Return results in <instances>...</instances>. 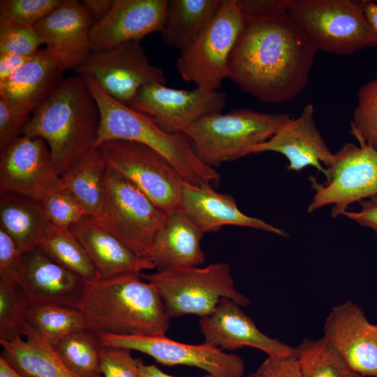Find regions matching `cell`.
Here are the masks:
<instances>
[{
	"mask_svg": "<svg viewBox=\"0 0 377 377\" xmlns=\"http://www.w3.org/2000/svg\"><path fill=\"white\" fill-rule=\"evenodd\" d=\"M244 20L228 59V78L266 103L297 97L308 84L316 47L288 13Z\"/></svg>",
	"mask_w": 377,
	"mask_h": 377,
	"instance_id": "6da1fadb",
	"label": "cell"
},
{
	"mask_svg": "<svg viewBox=\"0 0 377 377\" xmlns=\"http://www.w3.org/2000/svg\"><path fill=\"white\" fill-rule=\"evenodd\" d=\"M140 274L84 280L76 308L87 329L97 334L165 336L170 318L163 300Z\"/></svg>",
	"mask_w": 377,
	"mask_h": 377,
	"instance_id": "7a4b0ae2",
	"label": "cell"
},
{
	"mask_svg": "<svg viewBox=\"0 0 377 377\" xmlns=\"http://www.w3.org/2000/svg\"><path fill=\"white\" fill-rule=\"evenodd\" d=\"M98 106L83 77L62 79L31 114L22 135L47 143L61 176L96 147L100 128Z\"/></svg>",
	"mask_w": 377,
	"mask_h": 377,
	"instance_id": "3957f363",
	"label": "cell"
},
{
	"mask_svg": "<svg viewBox=\"0 0 377 377\" xmlns=\"http://www.w3.org/2000/svg\"><path fill=\"white\" fill-rule=\"evenodd\" d=\"M84 79L100 111L96 147L112 140L136 142L165 157L185 182L196 186L219 183L220 175L198 158L183 133L163 131L145 114L112 97L94 77Z\"/></svg>",
	"mask_w": 377,
	"mask_h": 377,
	"instance_id": "277c9868",
	"label": "cell"
},
{
	"mask_svg": "<svg viewBox=\"0 0 377 377\" xmlns=\"http://www.w3.org/2000/svg\"><path fill=\"white\" fill-rule=\"evenodd\" d=\"M293 117L286 113H263L237 108L227 113L201 117L182 132L197 156L214 168L249 154L269 140Z\"/></svg>",
	"mask_w": 377,
	"mask_h": 377,
	"instance_id": "5b68a950",
	"label": "cell"
},
{
	"mask_svg": "<svg viewBox=\"0 0 377 377\" xmlns=\"http://www.w3.org/2000/svg\"><path fill=\"white\" fill-rule=\"evenodd\" d=\"M365 0H293L288 15L318 50L348 55L377 46Z\"/></svg>",
	"mask_w": 377,
	"mask_h": 377,
	"instance_id": "8992f818",
	"label": "cell"
},
{
	"mask_svg": "<svg viewBox=\"0 0 377 377\" xmlns=\"http://www.w3.org/2000/svg\"><path fill=\"white\" fill-rule=\"evenodd\" d=\"M140 276L157 288L170 318L207 316L223 298L242 306L250 304V300L235 288L230 266L226 263L205 267H176Z\"/></svg>",
	"mask_w": 377,
	"mask_h": 377,
	"instance_id": "52a82bcc",
	"label": "cell"
},
{
	"mask_svg": "<svg viewBox=\"0 0 377 377\" xmlns=\"http://www.w3.org/2000/svg\"><path fill=\"white\" fill-rule=\"evenodd\" d=\"M168 214L131 181L108 168L103 212L94 219L133 253L149 258Z\"/></svg>",
	"mask_w": 377,
	"mask_h": 377,
	"instance_id": "ba28073f",
	"label": "cell"
},
{
	"mask_svg": "<svg viewBox=\"0 0 377 377\" xmlns=\"http://www.w3.org/2000/svg\"><path fill=\"white\" fill-rule=\"evenodd\" d=\"M244 20L237 0H222L205 31L180 52L176 67L182 78L205 90H218L228 78V59Z\"/></svg>",
	"mask_w": 377,
	"mask_h": 377,
	"instance_id": "9c48e42d",
	"label": "cell"
},
{
	"mask_svg": "<svg viewBox=\"0 0 377 377\" xmlns=\"http://www.w3.org/2000/svg\"><path fill=\"white\" fill-rule=\"evenodd\" d=\"M356 139L359 146L346 143L334 153L332 163L326 168L325 182L310 177L315 193L309 212L332 205L331 215L336 218L351 204L377 195V150Z\"/></svg>",
	"mask_w": 377,
	"mask_h": 377,
	"instance_id": "30bf717a",
	"label": "cell"
},
{
	"mask_svg": "<svg viewBox=\"0 0 377 377\" xmlns=\"http://www.w3.org/2000/svg\"><path fill=\"white\" fill-rule=\"evenodd\" d=\"M98 147L108 168L131 181L162 210L170 214L181 209L185 181L158 152L127 140L108 141Z\"/></svg>",
	"mask_w": 377,
	"mask_h": 377,
	"instance_id": "8fae6325",
	"label": "cell"
},
{
	"mask_svg": "<svg viewBox=\"0 0 377 377\" xmlns=\"http://www.w3.org/2000/svg\"><path fill=\"white\" fill-rule=\"evenodd\" d=\"M73 71L83 77H94L108 94L126 105L142 87L166 82L163 71L149 61L140 41L91 52Z\"/></svg>",
	"mask_w": 377,
	"mask_h": 377,
	"instance_id": "7c38bea8",
	"label": "cell"
},
{
	"mask_svg": "<svg viewBox=\"0 0 377 377\" xmlns=\"http://www.w3.org/2000/svg\"><path fill=\"white\" fill-rule=\"evenodd\" d=\"M0 154V193L41 202L64 188L61 175L43 139L22 135Z\"/></svg>",
	"mask_w": 377,
	"mask_h": 377,
	"instance_id": "4fadbf2b",
	"label": "cell"
},
{
	"mask_svg": "<svg viewBox=\"0 0 377 377\" xmlns=\"http://www.w3.org/2000/svg\"><path fill=\"white\" fill-rule=\"evenodd\" d=\"M103 346L136 350L165 365H186L205 371L214 377H242L245 367L238 355L203 343H180L166 336H121L98 334Z\"/></svg>",
	"mask_w": 377,
	"mask_h": 377,
	"instance_id": "5bb4252c",
	"label": "cell"
},
{
	"mask_svg": "<svg viewBox=\"0 0 377 377\" xmlns=\"http://www.w3.org/2000/svg\"><path fill=\"white\" fill-rule=\"evenodd\" d=\"M226 100V94L218 90H184L151 83L142 87L128 106L163 131L175 133L204 116L221 112Z\"/></svg>",
	"mask_w": 377,
	"mask_h": 377,
	"instance_id": "9a60e30c",
	"label": "cell"
},
{
	"mask_svg": "<svg viewBox=\"0 0 377 377\" xmlns=\"http://www.w3.org/2000/svg\"><path fill=\"white\" fill-rule=\"evenodd\" d=\"M95 22L82 1L61 0L34 27L65 71L73 70L91 52L90 31Z\"/></svg>",
	"mask_w": 377,
	"mask_h": 377,
	"instance_id": "2e32d148",
	"label": "cell"
},
{
	"mask_svg": "<svg viewBox=\"0 0 377 377\" xmlns=\"http://www.w3.org/2000/svg\"><path fill=\"white\" fill-rule=\"evenodd\" d=\"M324 337L362 376L377 377V325L350 301L334 306L326 318Z\"/></svg>",
	"mask_w": 377,
	"mask_h": 377,
	"instance_id": "e0dca14e",
	"label": "cell"
},
{
	"mask_svg": "<svg viewBox=\"0 0 377 377\" xmlns=\"http://www.w3.org/2000/svg\"><path fill=\"white\" fill-rule=\"evenodd\" d=\"M241 306L223 298L213 312L201 317L199 326L204 343L228 350L252 347L272 357L295 355V348L263 333Z\"/></svg>",
	"mask_w": 377,
	"mask_h": 377,
	"instance_id": "ac0fdd59",
	"label": "cell"
},
{
	"mask_svg": "<svg viewBox=\"0 0 377 377\" xmlns=\"http://www.w3.org/2000/svg\"><path fill=\"white\" fill-rule=\"evenodd\" d=\"M167 0H114L109 13L90 31L91 52L114 48L162 29Z\"/></svg>",
	"mask_w": 377,
	"mask_h": 377,
	"instance_id": "d6986e66",
	"label": "cell"
},
{
	"mask_svg": "<svg viewBox=\"0 0 377 377\" xmlns=\"http://www.w3.org/2000/svg\"><path fill=\"white\" fill-rule=\"evenodd\" d=\"M277 152L288 161V170L300 171L312 166L326 173L332 163V153L316 126L314 106L305 105L300 115L286 123L269 140L255 147L251 154Z\"/></svg>",
	"mask_w": 377,
	"mask_h": 377,
	"instance_id": "ffe728a7",
	"label": "cell"
},
{
	"mask_svg": "<svg viewBox=\"0 0 377 377\" xmlns=\"http://www.w3.org/2000/svg\"><path fill=\"white\" fill-rule=\"evenodd\" d=\"M24 270L20 287L29 304L52 303L75 307L84 280L38 249L22 253Z\"/></svg>",
	"mask_w": 377,
	"mask_h": 377,
	"instance_id": "44dd1931",
	"label": "cell"
},
{
	"mask_svg": "<svg viewBox=\"0 0 377 377\" xmlns=\"http://www.w3.org/2000/svg\"><path fill=\"white\" fill-rule=\"evenodd\" d=\"M181 209L205 231H218L225 226H237L267 231L286 237V232L265 221L244 214L235 199L216 191L212 186H196L184 182Z\"/></svg>",
	"mask_w": 377,
	"mask_h": 377,
	"instance_id": "7402d4cb",
	"label": "cell"
},
{
	"mask_svg": "<svg viewBox=\"0 0 377 377\" xmlns=\"http://www.w3.org/2000/svg\"><path fill=\"white\" fill-rule=\"evenodd\" d=\"M70 230L86 250L100 279L140 274L145 270L155 269L149 258L136 255L92 217H84Z\"/></svg>",
	"mask_w": 377,
	"mask_h": 377,
	"instance_id": "603a6c76",
	"label": "cell"
},
{
	"mask_svg": "<svg viewBox=\"0 0 377 377\" xmlns=\"http://www.w3.org/2000/svg\"><path fill=\"white\" fill-rule=\"evenodd\" d=\"M205 230L182 209L168 214L149 258L158 272L198 267L205 261L200 242Z\"/></svg>",
	"mask_w": 377,
	"mask_h": 377,
	"instance_id": "cb8c5ba5",
	"label": "cell"
},
{
	"mask_svg": "<svg viewBox=\"0 0 377 377\" xmlns=\"http://www.w3.org/2000/svg\"><path fill=\"white\" fill-rule=\"evenodd\" d=\"M63 72L45 48L40 49L10 77L0 82V96L32 113L61 81Z\"/></svg>",
	"mask_w": 377,
	"mask_h": 377,
	"instance_id": "d4e9b609",
	"label": "cell"
},
{
	"mask_svg": "<svg viewBox=\"0 0 377 377\" xmlns=\"http://www.w3.org/2000/svg\"><path fill=\"white\" fill-rule=\"evenodd\" d=\"M41 202L13 193H0V228L22 253L37 249L51 226Z\"/></svg>",
	"mask_w": 377,
	"mask_h": 377,
	"instance_id": "484cf974",
	"label": "cell"
},
{
	"mask_svg": "<svg viewBox=\"0 0 377 377\" xmlns=\"http://www.w3.org/2000/svg\"><path fill=\"white\" fill-rule=\"evenodd\" d=\"M222 0H167L162 29L163 42L183 51L207 28Z\"/></svg>",
	"mask_w": 377,
	"mask_h": 377,
	"instance_id": "4316f807",
	"label": "cell"
},
{
	"mask_svg": "<svg viewBox=\"0 0 377 377\" xmlns=\"http://www.w3.org/2000/svg\"><path fill=\"white\" fill-rule=\"evenodd\" d=\"M26 340L18 337L10 341H0L1 356L24 377H77L62 362L52 346L27 325Z\"/></svg>",
	"mask_w": 377,
	"mask_h": 377,
	"instance_id": "83f0119b",
	"label": "cell"
},
{
	"mask_svg": "<svg viewBox=\"0 0 377 377\" xmlns=\"http://www.w3.org/2000/svg\"><path fill=\"white\" fill-rule=\"evenodd\" d=\"M107 169L101 151L96 147L61 176L64 188L75 195L93 219L98 218L103 212Z\"/></svg>",
	"mask_w": 377,
	"mask_h": 377,
	"instance_id": "f1b7e54d",
	"label": "cell"
},
{
	"mask_svg": "<svg viewBox=\"0 0 377 377\" xmlns=\"http://www.w3.org/2000/svg\"><path fill=\"white\" fill-rule=\"evenodd\" d=\"M26 323L29 330L51 346L73 332L87 328L79 309L52 303L29 304Z\"/></svg>",
	"mask_w": 377,
	"mask_h": 377,
	"instance_id": "f546056e",
	"label": "cell"
},
{
	"mask_svg": "<svg viewBox=\"0 0 377 377\" xmlns=\"http://www.w3.org/2000/svg\"><path fill=\"white\" fill-rule=\"evenodd\" d=\"M37 249L84 280L100 279L86 250L70 230L51 225Z\"/></svg>",
	"mask_w": 377,
	"mask_h": 377,
	"instance_id": "4dcf8cb0",
	"label": "cell"
},
{
	"mask_svg": "<svg viewBox=\"0 0 377 377\" xmlns=\"http://www.w3.org/2000/svg\"><path fill=\"white\" fill-rule=\"evenodd\" d=\"M52 346L65 365L77 377H102L100 354L103 346L97 334L87 328L77 330Z\"/></svg>",
	"mask_w": 377,
	"mask_h": 377,
	"instance_id": "1f68e13d",
	"label": "cell"
},
{
	"mask_svg": "<svg viewBox=\"0 0 377 377\" xmlns=\"http://www.w3.org/2000/svg\"><path fill=\"white\" fill-rule=\"evenodd\" d=\"M295 350L303 377H363L350 367L324 337L305 339Z\"/></svg>",
	"mask_w": 377,
	"mask_h": 377,
	"instance_id": "d6a6232c",
	"label": "cell"
},
{
	"mask_svg": "<svg viewBox=\"0 0 377 377\" xmlns=\"http://www.w3.org/2000/svg\"><path fill=\"white\" fill-rule=\"evenodd\" d=\"M28 306L18 284L0 279V341L24 336Z\"/></svg>",
	"mask_w": 377,
	"mask_h": 377,
	"instance_id": "836d02e7",
	"label": "cell"
},
{
	"mask_svg": "<svg viewBox=\"0 0 377 377\" xmlns=\"http://www.w3.org/2000/svg\"><path fill=\"white\" fill-rule=\"evenodd\" d=\"M350 128L355 138L377 150V77L359 89Z\"/></svg>",
	"mask_w": 377,
	"mask_h": 377,
	"instance_id": "e575fe53",
	"label": "cell"
},
{
	"mask_svg": "<svg viewBox=\"0 0 377 377\" xmlns=\"http://www.w3.org/2000/svg\"><path fill=\"white\" fill-rule=\"evenodd\" d=\"M40 202L51 224L61 229L70 230L87 216L78 200L65 188L50 194Z\"/></svg>",
	"mask_w": 377,
	"mask_h": 377,
	"instance_id": "d590c367",
	"label": "cell"
},
{
	"mask_svg": "<svg viewBox=\"0 0 377 377\" xmlns=\"http://www.w3.org/2000/svg\"><path fill=\"white\" fill-rule=\"evenodd\" d=\"M44 45L33 26L13 24L0 19V52L32 57Z\"/></svg>",
	"mask_w": 377,
	"mask_h": 377,
	"instance_id": "8d00e7d4",
	"label": "cell"
},
{
	"mask_svg": "<svg viewBox=\"0 0 377 377\" xmlns=\"http://www.w3.org/2000/svg\"><path fill=\"white\" fill-rule=\"evenodd\" d=\"M61 0H1L0 19L26 26H34L52 11Z\"/></svg>",
	"mask_w": 377,
	"mask_h": 377,
	"instance_id": "74e56055",
	"label": "cell"
},
{
	"mask_svg": "<svg viewBox=\"0 0 377 377\" xmlns=\"http://www.w3.org/2000/svg\"><path fill=\"white\" fill-rule=\"evenodd\" d=\"M131 351L103 346L100 354V369L103 377H140L142 360L134 358Z\"/></svg>",
	"mask_w": 377,
	"mask_h": 377,
	"instance_id": "f35d334b",
	"label": "cell"
},
{
	"mask_svg": "<svg viewBox=\"0 0 377 377\" xmlns=\"http://www.w3.org/2000/svg\"><path fill=\"white\" fill-rule=\"evenodd\" d=\"M31 114L0 96V153L22 135Z\"/></svg>",
	"mask_w": 377,
	"mask_h": 377,
	"instance_id": "ab89813d",
	"label": "cell"
},
{
	"mask_svg": "<svg viewBox=\"0 0 377 377\" xmlns=\"http://www.w3.org/2000/svg\"><path fill=\"white\" fill-rule=\"evenodd\" d=\"M23 270L22 253L11 237L0 228V279L20 285Z\"/></svg>",
	"mask_w": 377,
	"mask_h": 377,
	"instance_id": "60d3db41",
	"label": "cell"
},
{
	"mask_svg": "<svg viewBox=\"0 0 377 377\" xmlns=\"http://www.w3.org/2000/svg\"><path fill=\"white\" fill-rule=\"evenodd\" d=\"M293 0H237L244 17H267L286 14Z\"/></svg>",
	"mask_w": 377,
	"mask_h": 377,
	"instance_id": "b9f144b4",
	"label": "cell"
},
{
	"mask_svg": "<svg viewBox=\"0 0 377 377\" xmlns=\"http://www.w3.org/2000/svg\"><path fill=\"white\" fill-rule=\"evenodd\" d=\"M248 377H303L295 355L286 357H268Z\"/></svg>",
	"mask_w": 377,
	"mask_h": 377,
	"instance_id": "7bdbcfd3",
	"label": "cell"
},
{
	"mask_svg": "<svg viewBox=\"0 0 377 377\" xmlns=\"http://www.w3.org/2000/svg\"><path fill=\"white\" fill-rule=\"evenodd\" d=\"M358 212L345 211L343 215L362 226L371 228L377 235V195L359 202Z\"/></svg>",
	"mask_w": 377,
	"mask_h": 377,
	"instance_id": "ee69618b",
	"label": "cell"
},
{
	"mask_svg": "<svg viewBox=\"0 0 377 377\" xmlns=\"http://www.w3.org/2000/svg\"><path fill=\"white\" fill-rule=\"evenodd\" d=\"M32 57L22 56L8 52H0V82H3L10 77L30 60Z\"/></svg>",
	"mask_w": 377,
	"mask_h": 377,
	"instance_id": "f6af8a7d",
	"label": "cell"
},
{
	"mask_svg": "<svg viewBox=\"0 0 377 377\" xmlns=\"http://www.w3.org/2000/svg\"><path fill=\"white\" fill-rule=\"evenodd\" d=\"M114 0L82 1L96 22L103 20L110 11Z\"/></svg>",
	"mask_w": 377,
	"mask_h": 377,
	"instance_id": "bcb514c9",
	"label": "cell"
},
{
	"mask_svg": "<svg viewBox=\"0 0 377 377\" xmlns=\"http://www.w3.org/2000/svg\"><path fill=\"white\" fill-rule=\"evenodd\" d=\"M139 371L140 377H175L162 371L156 365H147L145 364L142 361L140 364ZM202 377L214 376L207 374Z\"/></svg>",
	"mask_w": 377,
	"mask_h": 377,
	"instance_id": "7dc6e473",
	"label": "cell"
},
{
	"mask_svg": "<svg viewBox=\"0 0 377 377\" xmlns=\"http://www.w3.org/2000/svg\"><path fill=\"white\" fill-rule=\"evenodd\" d=\"M364 11L369 23L377 34V2L365 0Z\"/></svg>",
	"mask_w": 377,
	"mask_h": 377,
	"instance_id": "c3c4849f",
	"label": "cell"
},
{
	"mask_svg": "<svg viewBox=\"0 0 377 377\" xmlns=\"http://www.w3.org/2000/svg\"><path fill=\"white\" fill-rule=\"evenodd\" d=\"M0 377H24L12 367L1 355L0 356Z\"/></svg>",
	"mask_w": 377,
	"mask_h": 377,
	"instance_id": "681fc988",
	"label": "cell"
}]
</instances>
